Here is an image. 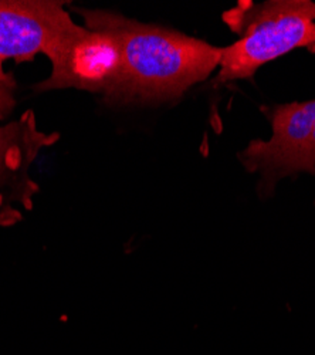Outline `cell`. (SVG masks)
Masks as SVG:
<instances>
[{"instance_id": "cell-4", "label": "cell", "mask_w": 315, "mask_h": 355, "mask_svg": "<svg viewBox=\"0 0 315 355\" xmlns=\"http://www.w3.org/2000/svg\"><path fill=\"white\" fill-rule=\"evenodd\" d=\"M50 62L51 74L37 85L39 90L78 88L105 97L116 83L120 55L107 33L78 26Z\"/></svg>"}, {"instance_id": "cell-3", "label": "cell", "mask_w": 315, "mask_h": 355, "mask_svg": "<svg viewBox=\"0 0 315 355\" xmlns=\"http://www.w3.org/2000/svg\"><path fill=\"white\" fill-rule=\"evenodd\" d=\"M267 116L270 139H253L237 154L249 173L259 175L262 199L271 198L285 178L315 175V100L274 105Z\"/></svg>"}, {"instance_id": "cell-5", "label": "cell", "mask_w": 315, "mask_h": 355, "mask_svg": "<svg viewBox=\"0 0 315 355\" xmlns=\"http://www.w3.org/2000/svg\"><path fill=\"white\" fill-rule=\"evenodd\" d=\"M78 26L60 2H0V60L48 58Z\"/></svg>"}, {"instance_id": "cell-6", "label": "cell", "mask_w": 315, "mask_h": 355, "mask_svg": "<svg viewBox=\"0 0 315 355\" xmlns=\"http://www.w3.org/2000/svg\"><path fill=\"white\" fill-rule=\"evenodd\" d=\"M59 139V134H44L37 128L33 111H27L19 121L0 127V226L20 219L16 206L32 208L39 187L28 176L33 161L46 146Z\"/></svg>"}, {"instance_id": "cell-2", "label": "cell", "mask_w": 315, "mask_h": 355, "mask_svg": "<svg viewBox=\"0 0 315 355\" xmlns=\"http://www.w3.org/2000/svg\"><path fill=\"white\" fill-rule=\"evenodd\" d=\"M223 21L240 39L222 49L216 83L253 78L255 71L296 49L315 53V3L309 0L237 2Z\"/></svg>"}, {"instance_id": "cell-1", "label": "cell", "mask_w": 315, "mask_h": 355, "mask_svg": "<svg viewBox=\"0 0 315 355\" xmlns=\"http://www.w3.org/2000/svg\"><path fill=\"white\" fill-rule=\"evenodd\" d=\"M87 28L107 33L118 49L109 103H163L182 97L220 64L222 49L177 31L144 24L118 13L75 9Z\"/></svg>"}, {"instance_id": "cell-7", "label": "cell", "mask_w": 315, "mask_h": 355, "mask_svg": "<svg viewBox=\"0 0 315 355\" xmlns=\"http://www.w3.org/2000/svg\"><path fill=\"white\" fill-rule=\"evenodd\" d=\"M15 80L12 76L6 74L2 67V60H0V120L9 115L15 108Z\"/></svg>"}]
</instances>
